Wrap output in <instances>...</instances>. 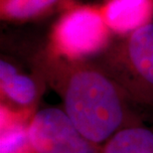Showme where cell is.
Masks as SVG:
<instances>
[{
    "label": "cell",
    "instance_id": "obj_6",
    "mask_svg": "<svg viewBox=\"0 0 153 153\" xmlns=\"http://www.w3.org/2000/svg\"><path fill=\"white\" fill-rule=\"evenodd\" d=\"M99 5L115 38L153 23V0H102Z\"/></svg>",
    "mask_w": 153,
    "mask_h": 153
},
{
    "label": "cell",
    "instance_id": "obj_5",
    "mask_svg": "<svg viewBox=\"0 0 153 153\" xmlns=\"http://www.w3.org/2000/svg\"><path fill=\"white\" fill-rule=\"evenodd\" d=\"M27 130L36 153H102V145L88 139L63 108L38 109Z\"/></svg>",
    "mask_w": 153,
    "mask_h": 153
},
{
    "label": "cell",
    "instance_id": "obj_2",
    "mask_svg": "<svg viewBox=\"0 0 153 153\" xmlns=\"http://www.w3.org/2000/svg\"><path fill=\"white\" fill-rule=\"evenodd\" d=\"M37 39L2 33L0 54L1 106L31 120L48 85L36 59Z\"/></svg>",
    "mask_w": 153,
    "mask_h": 153
},
{
    "label": "cell",
    "instance_id": "obj_7",
    "mask_svg": "<svg viewBox=\"0 0 153 153\" xmlns=\"http://www.w3.org/2000/svg\"><path fill=\"white\" fill-rule=\"evenodd\" d=\"M76 0H0L2 23L22 25L59 14Z\"/></svg>",
    "mask_w": 153,
    "mask_h": 153
},
{
    "label": "cell",
    "instance_id": "obj_1",
    "mask_svg": "<svg viewBox=\"0 0 153 153\" xmlns=\"http://www.w3.org/2000/svg\"><path fill=\"white\" fill-rule=\"evenodd\" d=\"M36 59L48 88L61 97L63 109L79 130L99 145L126 127L143 123L137 108L94 61H69L52 55L44 41Z\"/></svg>",
    "mask_w": 153,
    "mask_h": 153
},
{
    "label": "cell",
    "instance_id": "obj_9",
    "mask_svg": "<svg viewBox=\"0 0 153 153\" xmlns=\"http://www.w3.org/2000/svg\"><path fill=\"white\" fill-rule=\"evenodd\" d=\"M28 125L1 129V153H36L28 136Z\"/></svg>",
    "mask_w": 153,
    "mask_h": 153
},
{
    "label": "cell",
    "instance_id": "obj_8",
    "mask_svg": "<svg viewBox=\"0 0 153 153\" xmlns=\"http://www.w3.org/2000/svg\"><path fill=\"white\" fill-rule=\"evenodd\" d=\"M102 153H153V125L126 127L102 145Z\"/></svg>",
    "mask_w": 153,
    "mask_h": 153
},
{
    "label": "cell",
    "instance_id": "obj_4",
    "mask_svg": "<svg viewBox=\"0 0 153 153\" xmlns=\"http://www.w3.org/2000/svg\"><path fill=\"white\" fill-rule=\"evenodd\" d=\"M99 4L75 1L61 11L44 40L54 56L69 61H91L114 41Z\"/></svg>",
    "mask_w": 153,
    "mask_h": 153
},
{
    "label": "cell",
    "instance_id": "obj_3",
    "mask_svg": "<svg viewBox=\"0 0 153 153\" xmlns=\"http://www.w3.org/2000/svg\"><path fill=\"white\" fill-rule=\"evenodd\" d=\"M136 108L153 109V23L112 44L96 59Z\"/></svg>",
    "mask_w": 153,
    "mask_h": 153
}]
</instances>
